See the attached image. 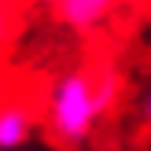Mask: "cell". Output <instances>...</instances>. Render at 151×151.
I'll return each mask as SVG.
<instances>
[{"instance_id": "obj_1", "label": "cell", "mask_w": 151, "mask_h": 151, "mask_svg": "<svg viewBox=\"0 0 151 151\" xmlns=\"http://www.w3.org/2000/svg\"><path fill=\"white\" fill-rule=\"evenodd\" d=\"M96 118H100V107H96L92 70H74L66 78H59L52 88V107H48V122H52L55 140H63V144L85 140Z\"/></svg>"}, {"instance_id": "obj_5", "label": "cell", "mask_w": 151, "mask_h": 151, "mask_svg": "<svg viewBox=\"0 0 151 151\" xmlns=\"http://www.w3.org/2000/svg\"><path fill=\"white\" fill-rule=\"evenodd\" d=\"M0 4H22V0H0Z\"/></svg>"}, {"instance_id": "obj_3", "label": "cell", "mask_w": 151, "mask_h": 151, "mask_svg": "<svg viewBox=\"0 0 151 151\" xmlns=\"http://www.w3.org/2000/svg\"><path fill=\"white\" fill-rule=\"evenodd\" d=\"M19 29H22V4H0V48H7L19 37Z\"/></svg>"}, {"instance_id": "obj_6", "label": "cell", "mask_w": 151, "mask_h": 151, "mask_svg": "<svg viewBox=\"0 0 151 151\" xmlns=\"http://www.w3.org/2000/svg\"><path fill=\"white\" fill-rule=\"evenodd\" d=\"M107 4H114V0H107Z\"/></svg>"}, {"instance_id": "obj_4", "label": "cell", "mask_w": 151, "mask_h": 151, "mask_svg": "<svg viewBox=\"0 0 151 151\" xmlns=\"http://www.w3.org/2000/svg\"><path fill=\"white\" fill-rule=\"evenodd\" d=\"M144 122H151V92H147V100H144Z\"/></svg>"}, {"instance_id": "obj_2", "label": "cell", "mask_w": 151, "mask_h": 151, "mask_svg": "<svg viewBox=\"0 0 151 151\" xmlns=\"http://www.w3.org/2000/svg\"><path fill=\"white\" fill-rule=\"evenodd\" d=\"M107 0H59V15H63L66 26L74 29H92L96 22L103 19V11H107Z\"/></svg>"}, {"instance_id": "obj_7", "label": "cell", "mask_w": 151, "mask_h": 151, "mask_svg": "<svg viewBox=\"0 0 151 151\" xmlns=\"http://www.w3.org/2000/svg\"><path fill=\"white\" fill-rule=\"evenodd\" d=\"M52 4H59V0H52Z\"/></svg>"}]
</instances>
